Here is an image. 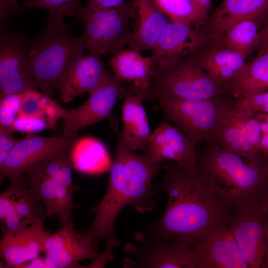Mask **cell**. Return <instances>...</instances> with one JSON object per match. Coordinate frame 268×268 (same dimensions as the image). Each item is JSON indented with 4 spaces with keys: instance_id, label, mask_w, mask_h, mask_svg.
Wrapping results in <instances>:
<instances>
[{
    "instance_id": "8fae6325",
    "label": "cell",
    "mask_w": 268,
    "mask_h": 268,
    "mask_svg": "<svg viewBox=\"0 0 268 268\" xmlns=\"http://www.w3.org/2000/svg\"><path fill=\"white\" fill-rule=\"evenodd\" d=\"M197 147L179 128L164 120L150 134L142 155L153 163L172 160L188 172L196 173Z\"/></svg>"
},
{
    "instance_id": "4dcf8cb0",
    "label": "cell",
    "mask_w": 268,
    "mask_h": 268,
    "mask_svg": "<svg viewBox=\"0 0 268 268\" xmlns=\"http://www.w3.org/2000/svg\"><path fill=\"white\" fill-rule=\"evenodd\" d=\"M81 5L80 0H27L21 6L27 10L43 8L47 10L48 15L72 16L76 15Z\"/></svg>"
},
{
    "instance_id": "1f68e13d",
    "label": "cell",
    "mask_w": 268,
    "mask_h": 268,
    "mask_svg": "<svg viewBox=\"0 0 268 268\" xmlns=\"http://www.w3.org/2000/svg\"><path fill=\"white\" fill-rule=\"evenodd\" d=\"M21 103V92L0 96V127L10 130L19 116Z\"/></svg>"
},
{
    "instance_id": "e575fe53",
    "label": "cell",
    "mask_w": 268,
    "mask_h": 268,
    "mask_svg": "<svg viewBox=\"0 0 268 268\" xmlns=\"http://www.w3.org/2000/svg\"><path fill=\"white\" fill-rule=\"evenodd\" d=\"M15 201L13 189L10 185L0 194V220L15 212Z\"/></svg>"
},
{
    "instance_id": "ab89813d",
    "label": "cell",
    "mask_w": 268,
    "mask_h": 268,
    "mask_svg": "<svg viewBox=\"0 0 268 268\" xmlns=\"http://www.w3.org/2000/svg\"><path fill=\"white\" fill-rule=\"evenodd\" d=\"M258 147L263 154L268 157V134L261 135Z\"/></svg>"
},
{
    "instance_id": "f35d334b",
    "label": "cell",
    "mask_w": 268,
    "mask_h": 268,
    "mask_svg": "<svg viewBox=\"0 0 268 268\" xmlns=\"http://www.w3.org/2000/svg\"><path fill=\"white\" fill-rule=\"evenodd\" d=\"M199 10L203 22L206 20L208 11L211 7V0H193Z\"/></svg>"
},
{
    "instance_id": "ac0fdd59",
    "label": "cell",
    "mask_w": 268,
    "mask_h": 268,
    "mask_svg": "<svg viewBox=\"0 0 268 268\" xmlns=\"http://www.w3.org/2000/svg\"><path fill=\"white\" fill-rule=\"evenodd\" d=\"M44 220H37L14 231L2 232L0 257L7 268H19L44 252L46 240L51 234L45 229Z\"/></svg>"
},
{
    "instance_id": "83f0119b",
    "label": "cell",
    "mask_w": 268,
    "mask_h": 268,
    "mask_svg": "<svg viewBox=\"0 0 268 268\" xmlns=\"http://www.w3.org/2000/svg\"><path fill=\"white\" fill-rule=\"evenodd\" d=\"M58 103L50 96L37 90H30L21 92V103L19 115L44 120L54 129L56 123L65 112Z\"/></svg>"
},
{
    "instance_id": "f546056e",
    "label": "cell",
    "mask_w": 268,
    "mask_h": 268,
    "mask_svg": "<svg viewBox=\"0 0 268 268\" xmlns=\"http://www.w3.org/2000/svg\"><path fill=\"white\" fill-rule=\"evenodd\" d=\"M157 8L171 21L182 22L197 28L204 22L193 0H152Z\"/></svg>"
},
{
    "instance_id": "f1b7e54d",
    "label": "cell",
    "mask_w": 268,
    "mask_h": 268,
    "mask_svg": "<svg viewBox=\"0 0 268 268\" xmlns=\"http://www.w3.org/2000/svg\"><path fill=\"white\" fill-rule=\"evenodd\" d=\"M10 185L15 201V212L29 224L45 219L46 209L26 185L23 176L10 180Z\"/></svg>"
},
{
    "instance_id": "5b68a950",
    "label": "cell",
    "mask_w": 268,
    "mask_h": 268,
    "mask_svg": "<svg viewBox=\"0 0 268 268\" xmlns=\"http://www.w3.org/2000/svg\"><path fill=\"white\" fill-rule=\"evenodd\" d=\"M149 89L153 96L199 100L231 95L222 84L210 76L194 54L160 65H152Z\"/></svg>"
},
{
    "instance_id": "7bdbcfd3",
    "label": "cell",
    "mask_w": 268,
    "mask_h": 268,
    "mask_svg": "<svg viewBox=\"0 0 268 268\" xmlns=\"http://www.w3.org/2000/svg\"><path fill=\"white\" fill-rule=\"evenodd\" d=\"M13 3H17V1L16 0H10Z\"/></svg>"
},
{
    "instance_id": "e0dca14e",
    "label": "cell",
    "mask_w": 268,
    "mask_h": 268,
    "mask_svg": "<svg viewBox=\"0 0 268 268\" xmlns=\"http://www.w3.org/2000/svg\"><path fill=\"white\" fill-rule=\"evenodd\" d=\"M210 41L204 33L193 30L190 25L171 21L151 50L152 65L165 64L191 55Z\"/></svg>"
},
{
    "instance_id": "60d3db41",
    "label": "cell",
    "mask_w": 268,
    "mask_h": 268,
    "mask_svg": "<svg viewBox=\"0 0 268 268\" xmlns=\"http://www.w3.org/2000/svg\"><path fill=\"white\" fill-rule=\"evenodd\" d=\"M7 265L5 263L3 262L2 259L0 257V268H6Z\"/></svg>"
},
{
    "instance_id": "7c38bea8",
    "label": "cell",
    "mask_w": 268,
    "mask_h": 268,
    "mask_svg": "<svg viewBox=\"0 0 268 268\" xmlns=\"http://www.w3.org/2000/svg\"><path fill=\"white\" fill-rule=\"evenodd\" d=\"M14 144L0 167V185L4 178L23 176L32 167L51 154L68 149L74 140L65 136H39L27 134Z\"/></svg>"
},
{
    "instance_id": "3957f363",
    "label": "cell",
    "mask_w": 268,
    "mask_h": 268,
    "mask_svg": "<svg viewBox=\"0 0 268 268\" xmlns=\"http://www.w3.org/2000/svg\"><path fill=\"white\" fill-rule=\"evenodd\" d=\"M197 168L211 190L234 209L245 200L268 194V164H258L210 141L198 154Z\"/></svg>"
},
{
    "instance_id": "4316f807",
    "label": "cell",
    "mask_w": 268,
    "mask_h": 268,
    "mask_svg": "<svg viewBox=\"0 0 268 268\" xmlns=\"http://www.w3.org/2000/svg\"><path fill=\"white\" fill-rule=\"evenodd\" d=\"M258 21H259L247 20L240 22L212 42L240 54L246 60L254 50L259 49L268 39L267 26L259 31Z\"/></svg>"
},
{
    "instance_id": "836d02e7",
    "label": "cell",
    "mask_w": 268,
    "mask_h": 268,
    "mask_svg": "<svg viewBox=\"0 0 268 268\" xmlns=\"http://www.w3.org/2000/svg\"><path fill=\"white\" fill-rule=\"evenodd\" d=\"M12 134L9 130L0 127V167L18 140L13 136Z\"/></svg>"
},
{
    "instance_id": "ffe728a7",
    "label": "cell",
    "mask_w": 268,
    "mask_h": 268,
    "mask_svg": "<svg viewBox=\"0 0 268 268\" xmlns=\"http://www.w3.org/2000/svg\"><path fill=\"white\" fill-rule=\"evenodd\" d=\"M213 141L225 150L258 164H268V158L248 141L244 126L241 109L235 97L227 108Z\"/></svg>"
},
{
    "instance_id": "74e56055",
    "label": "cell",
    "mask_w": 268,
    "mask_h": 268,
    "mask_svg": "<svg viewBox=\"0 0 268 268\" xmlns=\"http://www.w3.org/2000/svg\"><path fill=\"white\" fill-rule=\"evenodd\" d=\"M19 268H54V265L46 257L44 259L39 257L22 265Z\"/></svg>"
},
{
    "instance_id": "277c9868",
    "label": "cell",
    "mask_w": 268,
    "mask_h": 268,
    "mask_svg": "<svg viewBox=\"0 0 268 268\" xmlns=\"http://www.w3.org/2000/svg\"><path fill=\"white\" fill-rule=\"evenodd\" d=\"M64 17L62 14L48 15L44 31L25 44L36 86L49 96L58 91L60 79L68 67L83 55L80 37L70 34Z\"/></svg>"
},
{
    "instance_id": "d6a6232c",
    "label": "cell",
    "mask_w": 268,
    "mask_h": 268,
    "mask_svg": "<svg viewBox=\"0 0 268 268\" xmlns=\"http://www.w3.org/2000/svg\"><path fill=\"white\" fill-rule=\"evenodd\" d=\"M235 98L237 104L251 111L268 113V91L246 93Z\"/></svg>"
},
{
    "instance_id": "9a60e30c",
    "label": "cell",
    "mask_w": 268,
    "mask_h": 268,
    "mask_svg": "<svg viewBox=\"0 0 268 268\" xmlns=\"http://www.w3.org/2000/svg\"><path fill=\"white\" fill-rule=\"evenodd\" d=\"M43 253L56 268H85L78 262L94 260L100 255L97 246L80 231L66 226L49 235Z\"/></svg>"
},
{
    "instance_id": "603a6c76",
    "label": "cell",
    "mask_w": 268,
    "mask_h": 268,
    "mask_svg": "<svg viewBox=\"0 0 268 268\" xmlns=\"http://www.w3.org/2000/svg\"><path fill=\"white\" fill-rule=\"evenodd\" d=\"M194 55L210 76L224 85L234 79L246 64L241 55L211 41Z\"/></svg>"
},
{
    "instance_id": "30bf717a",
    "label": "cell",
    "mask_w": 268,
    "mask_h": 268,
    "mask_svg": "<svg viewBox=\"0 0 268 268\" xmlns=\"http://www.w3.org/2000/svg\"><path fill=\"white\" fill-rule=\"evenodd\" d=\"M23 33L7 32L0 37V96L37 90Z\"/></svg>"
},
{
    "instance_id": "d6986e66",
    "label": "cell",
    "mask_w": 268,
    "mask_h": 268,
    "mask_svg": "<svg viewBox=\"0 0 268 268\" xmlns=\"http://www.w3.org/2000/svg\"><path fill=\"white\" fill-rule=\"evenodd\" d=\"M193 245L191 250L196 268H247L229 227Z\"/></svg>"
},
{
    "instance_id": "cb8c5ba5",
    "label": "cell",
    "mask_w": 268,
    "mask_h": 268,
    "mask_svg": "<svg viewBox=\"0 0 268 268\" xmlns=\"http://www.w3.org/2000/svg\"><path fill=\"white\" fill-rule=\"evenodd\" d=\"M134 1L137 22L128 48L139 53L151 50L167 24V19L152 0Z\"/></svg>"
},
{
    "instance_id": "d590c367",
    "label": "cell",
    "mask_w": 268,
    "mask_h": 268,
    "mask_svg": "<svg viewBox=\"0 0 268 268\" xmlns=\"http://www.w3.org/2000/svg\"><path fill=\"white\" fill-rule=\"evenodd\" d=\"M3 225H0L2 232L14 231L29 225L15 212L8 214L0 220Z\"/></svg>"
},
{
    "instance_id": "9c48e42d",
    "label": "cell",
    "mask_w": 268,
    "mask_h": 268,
    "mask_svg": "<svg viewBox=\"0 0 268 268\" xmlns=\"http://www.w3.org/2000/svg\"><path fill=\"white\" fill-rule=\"evenodd\" d=\"M122 83L113 75L90 93L88 99L82 105L66 110L61 118L63 120L64 136L74 140L82 129L104 120L110 121L113 129L118 131L113 109L118 98L123 97L125 87Z\"/></svg>"
},
{
    "instance_id": "44dd1931",
    "label": "cell",
    "mask_w": 268,
    "mask_h": 268,
    "mask_svg": "<svg viewBox=\"0 0 268 268\" xmlns=\"http://www.w3.org/2000/svg\"><path fill=\"white\" fill-rule=\"evenodd\" d=\"M268 8V0H223L212 13L204 33L215 41L240 22L262 20Z\"/></svg>"
},
{
    "instance_id": "ba28073f",
    "label": "cell",
    "mask_w": 268,
    "mask_h": 268,
    "mask_svg": "<svg viewBox=\"0 0 268 268\" xmlns=\"http://www.w3.org/2000/svg\"><path fill=\"white\" fill-rule=\"evenodd\" d=\"M229 229L247 268H268V194L240 203Z\"/></svg>"
},
{
    "instance_id": "4fadbf2b",
    "label": "cell",
    "mask_w": 268,
    "mask_h": 268,
    "mask_svg": "<svg viewBox=\"0 0 268 268\" xmlns=\"http://www.w3.org/2000/svg\"><path fill=\"white\" fill-rule=\"evenodd\" d=\"M127 244L125 251L131 256L123 262L126 268H196L191 245L182 242L150 245Z\"/></svg>"
},
{
    "instance_id": "484cf974",
    "label": "cell",
    "mask_w": 268,
    "mask_h": 268,
    "mask_svg": "<svg viewBox=\"0 0 268 268\" xmlns=\"http://www.w3.org/2000/svg\"><path fill=\"white\" fill-rule=\"evenodd\" d=\"M255 59L233 80L224 84L231 95L268 91V45L265 40Z\"/></svg>"
},
{
    "instance_id": "ee69618b",
    "label": "cell",
    "mask_w": 268,
    "mask_h": 268,
    "mask_svg": "<svg viewBox=\"0 0 268 268\" xmlns=\"http://www.w3.org/2000/svg\"><path fill=\"white\" fill-rule=\"evenodd\" d=\"M0 28H6V27H4V26H2V25L1 24V23H0Z\"/></svg>"
},
{
    "instance_id": "b9f144b4",
    "label": "cell",
    "mask_w": 268,
    "mask_h": 268,
    "mask_svg": "<svg viewBox=\"0 0 268 268\" xmlns=\"http://www.w3.org/2000/svg\"><path fill=\"white\" fill-rule=\"evenodd\" d=\"M6 28H0V37L7 32Z\"/></svg>"
},
{
    "instance_id": "7402d4cb",
    "label": "cell",
    "mask_w": 268,
    "mask_h": 268,
    "mask_svg": "<svg viewBox=\"0 0 268 268\" xmlns=\"http://www.w3.org/2000/svg\"><path fill=\"white\" fill-rule=\"evenodd\" d=\"M122 108L123 131L120 135L132 150L143 151L147 146L150 128L142 100L147 99L143 92L132 86L125 88Z\"/></svg>"
},
{
    "instance_id": "2e32d148",
    "label": "cell",
    "mask_w": 268,
    "mask_h": 268,
    "mask_svg": "<svg viewBox=\"0 0 268 268\" xmlns=\"http://www.w3.org/2000/svg\"><path fill=\"white\" fill-rule=\"evenodd\" d=\"M113 77L101 57L90 54L83 55L65 71L59 81L58 91L62 102L68 103L80 94L91 93Z\"/></svg>"
},
{
    "instance_id": "6da1fadb",
    "label": "cell",
    "mask_w": 268,
    "mask_h": 268,
    "mask_svg": "<svg viewBox=\"0 0 268 268\" xmlns=\"http://www.w3.org/2000/svg\"><path fill=\"white\" fill-rule=\"evenodd\" d=\"M161 188L168 196L166 208L144 231L135 234L137 242L193 245L230 227L234 210L211 191L199 171L191 173L177 163L168 166Z\"/></svg>"
},
{
    "instance_id": "7a4b0ae2",
    "label": "cell",
    "mask_w": 268,
    "mask_h": 268,
    "mask_svg": "<svg viewBox=\"0 0 268 268\" xmlns=\"http://www.w3.org/2000/svg\"><path fill=\"white\" fill-rule=\"evenodd\" d=\"M162 169L160 163L150 162L119 140L109 170L106 192L101 201L88 210L95 214L94 220L87 230L80 232L96 246L101 240H105L106 248L118 247L120 242L114 228L117 216L128 204L140 213L153 209L157 194L152 182Z\"/></svg>"
},
{
    "instance_id": "8d00e7d4",
    "label": "cell",
    "mask_w": 268,
    "mask_h": 268,
    "mask_svg": "<svg viewBox=\"0 0 268 268\" xmlns=\"http://www.w3.org/2000/svg\"><path fill=\"white\" fill-rule=\"evenodd\" d=\"M126 2V0H89L86 6L91 9L117 8Z\"/></svg>"
},
{
    "instance_id": "5bb4252c",
    "label": "cell",
    "mask_w": 268,
    "mask_h": 268,
    "mask_svg": "<svg viewBox=\"0 0 268 268\" xmlns=\"http://www.w3.org/2000/svg\"><path fill=\"white\" fill-rule=\"evenodd\" d=\"M23 177L26 185L44 205L47 216L56 215L59 219H65L72 215L73 195L78 186H67L59 179L49 176L38 164Z\"/></svg>"
},
{
    "instance_id": "d4e9b609",
    "label": "cell",
    "mask_w": 268,
    "mask_h": 268,
    "mask_svg": "<svg viewBox=\"0 0 268 268\" xmlns=\"http://www.w3.org/2000/svg\"><path fill=\"white\" fill-rule=\"evenodd\" d=\"M109 65L116 79L122 82L133 81L132 87L144 92L147 99L152 97L149 89L151 57H144L129 48L123 49L112 55Z\"/></svg>"
},
{
    "instance_id": "52a82bcc",
    "label": "cell",
    "mask_w": 268,
    "mask_h": 268,
    "mask_svg": "<svg viewBox=\"0 0 268 268\" xmlns=\"http://www.w3.org/2000/svg\"><path fill=\"white\" fill-rule=\"evenodd\" d=\"M165 120L173 123L195 145L213 141L232 95L190 100L156 96Z\"/></svg>"
},
{
    "instance_id": "8992f818",
    "label": "cell",
    "mask_w": 268,
    "mask_h": 268,
    "mask_svg": "<svg viewBox=\"0 0 268 268\" xmlns=\"http://www.w3.org/2000/svg\"><path fill=\"white\" fill-rule=\"evenodd\" d=\"M134 1L117 8L91 9L81 5L76 13L83 27L80 37L89 54L100 57L114 55L130 43V20L135 15Z\"/></svg>"
}]
</instances>
